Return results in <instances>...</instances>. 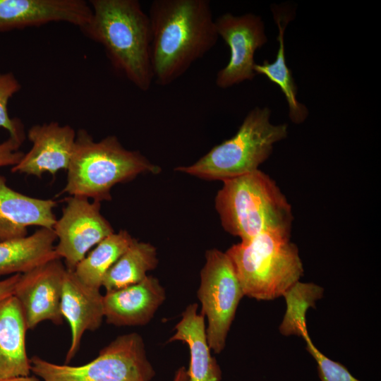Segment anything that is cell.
<instances>
[{
  "mask_svg": "<svg viewBox=\"0 0 381 381\" xmlns=\"http://www.w3.org/2000/svg\"><path fill=\"white\" fill-rule=\"evenodd\" d=\"M160 170L139 151L125 148L116 136L95 141L87 131L79 129L62 193L100 202L109 201L115 185Z\"/></svg>",
  "mask_w": 381,
  "mask_h": 381,
  "instance_id": "cell-4",
  "label": "cell"
},
{
  "mask_svg": "<svg viewBox=\"0 0 381 381\" xmlns=\"http://www.w3.org/2000/svg\"><path fill=\"white\" fill-rule=\"evenodd\" d=\"M126 230L114 232L100 241L73 270L87 286L100 289L104 275L133 241Z\"/></svg>",
  "mask_w": 381,
  "mask_h": 381,
  "instance_id": "cell-22",
  "label": "cell"
},
{
  "mask_svg": "<svg viewBox=\"0 0 381 381\" xmlns=\"http://www.w3.org/2000/svg\"><path fill=\"white\" fill-rule=\"evenodd\" d=\"M173 381H188L187 370L183 366L176 370Z\"/></svg>",
  "mask_w": 381,
  "mask_h": 381,
  "instance_id": "cell-28",
  "label": "cell"
},
{
  "mask_svg": "<svg viewBox=\"0 0 381 381\" xmlns=\"http://www.w3.org/2000/svg\"><path fill=\"white\" fill-rule=\"evenodd\" d=\"M273 16L279 29L277 41L279 48L275 60L270 63L265 60L261 64H255L256 74L265 75L276 84L284 93L289 107V116L294 123H303L308 116V111L305 105L296 98L297 87L291 70L287 66L285 58L284 32L289 22L293 18L292 13L282 8H272Z\"/></svg>",
  "mask_w": 381,
  "mask_h": 381,
  "instance_id": "cell-20",
  "label": "cell"
},
{
  "mask_svg": "<svg viewBox=\"0 0 381 381\" xmlns=\"http://www.w3.org/2000/svg\"><path fill=\"white\" fill-rule=\"evenodd\" d=\"M270 114L267 107H255L233 137L213 147L193 164L177 167L175 171L223 181L259 169L270 156L274 144L288 134L287 125L272 124Z\"/></svg>",
  "mask_w": 381,
  "mask_h": 381,
  "instance_id": "cell-6",
  "label": "cell"
},
{
  "mask_svg": "<svg viewBox=\"0 0 381 381\" xmlns=\"http://www.w3.org/2000/svg\"><path fill=\"white\" fill-rule=\"evenodd\" d=\"M157 265L156 248L134 238L104 275L102 286L109 291L135 284L143 281Z\"/></svg>",
  "mask_w": 381,
  "mask_h": 381,
  "instance_id": "cell-21",
  "label": "cell"
},
{
  "mask_svg": "<svg viewBox=\"0 0 381 381\" xmlns=\"http://www.w3.org/2000/svg\"><path fill=\"white\" fill-rule=\"evenodd\" d=\"M20 89V83L13 73H0V127L7 130L10 136L24 141L25 135L21 121L11 118L8 112L9 99Z\"/></svg>",
  "mask_w": 381,
  "mask_h": 381,
  "instance_id": "cell-24",
  "label": "cell"
},
{
  "mask_svg": "<svg viewBox=\"0 0 381 381\" xmlns=\"http://www.w3.org/2000/svg\"><path fill=\"white\" fill-rule=\"evenodd\" d=\"M30 370L43 381H151L155 375L136 332L117 337L84 365H59L35 356Z\"/></svg>",
  "mask_w": 381,
  "mask_h": 381,
  "instance_id": "cell-7",
  "label": "cell"
},
{
  "mask_svg": "<svg viewBox=\"0 0 381 381\" xmlns=\"http://www.w3.org/2000/svg\"><path fill=\"white\" fill-rule=\"evenodd\" d=\"M147 14L153 78L159 85L179 78L218 40L208 0H154Z\"/></svg>",
  "mask_w": 381,
  "mask_h": 381,
  "instance_id": "cell-1",
  "label": "cell"
},
{
  "mask_svg": "<svg viewBox=\"0 0 381 381\" xmlns=\"http://www.w3.org/2000/svg\"><path fill=\"white\" fill-rule=\"evenodd\" d=\"M23 142L9 135L8 138L0 143V167H13L20 161L24 155L19 150Z\"/></svg>",
  "mask_w": 381,
  "mask_h": 381,
  "instance_id": "cell-26",
  "label": "cell"
},
{
  "mask_svg": "<svg viewBox=\"0 0 381 381\" xmlns=\"http://www.w3.org/2000/svg\"><path fill=\"white\" fill-rule=\"evenodd\" d=\"M92 13L80 31L101 44L114 71L142 91L154 81L151 28L138 0H90Z\"/></svg>",
  "mask_w": 381,
  "mask_h": 381,
  "instance_id": "cell-2",
  "label": "cell"
},
{
  "mask_svg": "<svg viewBox=\"0 0 381 381\" xmlns=\"http://www.w3.org/2000/svg\"><path fill=\"white\" fill-rule=\"evenodd\" d=\"M201 313L207 318L208 345L215 353L226 345L228 332L240 301L244 296L234 265L226 253L212 248L205 253L197 292Z\"/></svg>",
  "mask_w": 381,
  "mask_h": 381,
  "instance_id": "cell-8",
  "label": "cell"
},
{
  "mask_svg": "<svg viewBox=\"0 0 381 381\" xmlns=\"http://www.w3.org/2000/svg\"><path fill=\"white\" fill-rule=\"evenodd\" d=\"M225 253L244 296L258 301L283 296L303 274L298 249L288 236L262 233L241 241Z\"/></svg>",
  "mask_w": 381,
  "mask_h": 381,
  "instance_id": "cell-5",
  "label": "cell"
},
{
  "mask_svg": "<svg viewBox=\"0 0 381 381\" xmlns=\"http://www.w3.org/2000/svg\"><path fill=\"white\" fill-rule=\"evenodd\" d=\"M215 25L218 36L230 50L227 64L217 73V86L226 89L251 80L256 75L255 51L267 41L261 18L253 13L234 16L226 13L215 19Z\"/></svg>",
  "mask_w": 381,
  "mask_h": 381,
  "instance_id": "cell-10",
  "label": "cell"
},
{
  "mask_svg": "<svg viewBox=\"0 0 381 381\" xmlns=\"http://www.w3.org/2000/svg\"><path fill=\"white\" fill-rule=\"evenodd\" d=\"M166 299V292L159 280L147 275L143 281L103 296L104 317L107 323L117 327L147 324Z\"/></svg>",
  "mask_w": 381,
  "mask_h": 381,
  "instance_id": "cell-14",
  "label": "cell"
},
{
  "mask_svg": "<svg viewBox=\"0 0 381 381\" xmlns=\"http://www.w3.org/2000/svg\"><path fill=\"white\" fill-rule=\"evenodd\" d=\"M28 329L16 298L0 301V380L30 375V359L26 351Z\"/></svg>",
  "mask_w": 381,
  "mask_h": 381,
  "instance_id": "cell-17",
  "label": "cell"
},
{
  "mask_svg": "<svg viewBox=\"0 0 381 381\" xmlns=\"http://www.w3.org/2000/svg\"><path fill=\"white\" fill-rule=\"evenodd\" d=\"M323 295L322 287L313 283H295L283 295L286 311L279 326L284 335L295 334L303 337L308 334L306 314L310 307L315 308V301Z\"/></svg>",
  "mask_w": 381,
  "mask_h": 381,
  "instance_id": "cell-23",
  "label": "cell"
},
{
  "mask_svg": "<svg viewBox=\"0 0 381 381\" xmlns=\"http://www.w3.org/2000/svg\"><path fill=\"white\" fill-rule=\"evenodd\" d=\"M56 236L53 229L40 228L32 234L0 241V276L23 274L51 260Z\"/></svg>",
  "mask_w": 381,
  "mask_h": 381,
  "instance_id": "cell-19",
  "label": "cell"
},
{
  "mask_svg": "<svg viewBox=\"0 0 381 381\" xmlns=\"http://www.w3.org/2000/svg\"><path fill=\"white\" fill-rule=\"evenodd\" d=\"M0 381H39V380L34 376L28 375L11 377L8 379L1 380Z\"/></svg>",
  "mask_w": 381,
  "mask_h": 381,
  "instance_id": "cell-29",
  "label": "cell"
},
{
  "mask_svg": "<svg viewBox=\"0 0 381 381\" xmlns=\"http://www.w3.org/2000/svg\"><path fill=\"white\" fill-rule=\"evenodd\" d=\"M222 182L215 208L226 231L241 241L265 232L290 236L291 206L267 174L258 169Z\"/></svg>",
  "mask_w": 381,
  "mask_h": 381,
  "instance_id": "cell-3",
  "label": "cell"
},
{
  "mask_svg": "<svg viewBox=\"0 0 381 381\" xmlns=\"http://www.w3.org/2000/svg\"><path fill=\"white\" fill-rule=\"evenodd\" d=\"M20 274H13L0 281V301L13 295Z\"/></svg>",
  "mask_w": 381,
  "mask_h": 381,
  "instance_id": "cell-27",
  "label": "cell"
},
{
  "mask_svg": "<svg viewBox=\"0 0 381 381\" xmlns=\"http://www.w3.org/2000/svg\"><path fill=\"white\" fill-rule=\"evenodd\" d=\"M62 215L53 230L58 243L55 253L64 259L67 270L73 271L93 246L114 232L101 213V202L70 195L66 198Z\"/></svg>",
  "mask_w": 381,
  "mask_h": 381,
  "instance_id": "cell-9",
  "label": "cell"
},
{
  "mask_svg": "<svg viewBox=\"0 0 381 381\" xmlns=\"http://www.w3.org/2000/svg\"><path fill=\"white\" fill-rule=\"evenodd\" d=\"M303 338L306 342V349L317 363L321 381H360L345 366L321 353L315 346L308 334Z\"/></svg>",
  "mask_w": 381,
  "mask_h": 381,
  "instance_id": "cell-25",
  "label": "cell"
},
{
  "mask_svg": "<svg viewBox=\"0 0 381 381\" xmlns=\"http://www.w3.org/2000/svg\"><path fill=\"white\" fill-rule=\"evenodd\" d=\"M66 270L61 259L55 258L20 274L13 296L28 329L46 320L62 323L61 300Z\"/></svg>",
  "mask_w": 381,
  "mask_h": 381,
  "instance_id": "cell-11",
  "label": "cell"
},
{
  "mask_svg": "<svg viewBox=\"0 0 381 381\" xmlns=\"http://www.w3.org/2000/svg\"><path fill=\"white\" fill-rule=\"evenodd\" d=\"M56 202L22 194L6 184L0 175V241L28 236V227L38 226L53 229L56 221Z\"/></svg>",
  "mask_w": 381,
  "mask_h": 381,
  "instance_id": "cell-16",
  "label": "cell"
},
{
  "mask_svg": "<svg viewBox=\"0 0 381 381\" xmlns=\"http://www.w3.org/2000/svg\"><path fill=\"white\" fill-rule=\"evenodd\" d=\"M75 137L76 132L71 126L56 121L31 126L28 138L32 147L12 167L11 171L40 178L47 172L54 176L59 170H67Z\"/></svg>",
  "mask_w": 381,
  "mask_h": 381,
  "instance_id": "cell-13",
  "label": "cell"
},
{
  "mask_svg": "<svg viewBox=\"0 0 381 381\" xmlns=\"http://www.w3.org/2000/svg\"><path fill=\"white\" fill-rule=\"evenodd\" d=\"M61 311L71 329V344L66 356L67 363L78 352L84 333L100 327L104 318L103 295L99 289L82 282L74 271L66 269L63 280Z\"/></svg>",
  "mask_w": 381,
  "mask_h": 381,
  "instance_id": "cell-15",
  "label": "cell"
},
{
  "mask_svg": "<svg viewBox=\"0 0 381 381\" xmlns=\"http://www.w3.org/2000/svg\"><path fill=\"white\" fill-rule=\"evenodd\" d=\"M197 303L189 304L176 325L175 334L169 342L181 341L187 344L190 352L188 381H221L222 371L211 354L208 345L205 316L198 313Z\"/></svg>",
  "mask_w": 381,
  "mask_h": 381,
  "instance_id": "cell-18",
  "label": "cell"
},
{
  "mask_svg": "<svg viewBox=\"0 0 381 381\" xmlns=\"http://www.w3.org/2000/svg\"><path fill=\"white\" fill-rule=\"evenodd\" d=\"M92 13L85 0H0V32L59 22L80 29Z\"/></svg>",
  "mask_w": 381,
  "mask_h": 381,
  "instance_id": "cell-12",
  "label": "cell"
}]
</instances>
